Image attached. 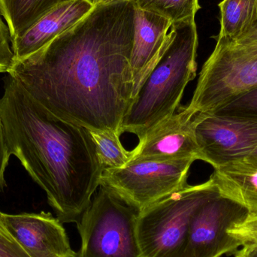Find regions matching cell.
Masks as SVG:
<instances>
[{"instance_id":"cell-5","label":"cell","mask_w":257,"mask_h":257,"mask_svg":"<svg viewBox=\"0 0 257 257\" xmlns=\"http://www.w3.org/2000/svg\"><path fill=\"white\" fill-rule=\"evenodd\" d=\"M256 87L257 45L217 39L187 108L194 114L214 113Z\"/></svg>"},{"instance_id":"cell-13","label":"cell","mask_w":257,"mask_h":257,"mask_svg":"<svg viewBox=\"0 0 257 257\" xmlns=\"http://www.w3.org/2000/svg\"><path fill=\"white\" fill-rule=\"evenodd\" d=\"M172 24L164 17L136 8L134 41L131 57L134 98L163 54Z\"/></svg>"},{"instance_id":"cell-2","label":"cell","mask_w":257,"mask_h":257,"mask_svg":"<svg viewBox=\"0 0 257 257\" xmlns=\"http://www.w3.org/2000/svg\"><path fill=\"white\" fill-rule=\"evenodd\" d=\"M0 112L11 155L45 192L58 220L78 223L105 170L88 130L51 114L9 74Z\"/></svg>"},{"instance_id":"cell-21","label":"cell","mask_w":257,"mask_h":257,"mask_svg":"<svg viewBox=\"0 0 257 257\" xmlns=\"http://www.w3.org/2000/svg\"><path fill=\"white\" fill-rule=\"evenodd\" d=\"M228 232L239 240L242 246L257 244V217H249L242 223L232 226Z\"/></svg>"},{"instance_id":"cell-12","label":"cell","mask_w":257,"mask_h":257,"mask_svg":"<svg viewBox=\"0 0 257 257\" xmlns=\"http://www.w3.org/2000/svg\"><path fill=\"white\" fill-rule=\"evenodd\" d=\"M94 6L89 0H72L44 15L22 34L12 39L15 61L42 49L84 18Z\"/></svg>"},{"instance_id":"cell-1","label":"cell","mask_w":257,"mask_h":257,"mask_svg":"<svg viewBox=\"0 0 257 257\" xmlns=\"http://www.w3.org/2000/svg\"><path fill=\"white\" fill-rule=\"evenodd\" d=\"M135 19L130 0L94 6L8 74L56 117L120 136L134 99Z\"/></svg>"},{"instance_id":"cell-18","label":"cell","mask_w":257,"mask_h":257,"mask_svg":"<svg viewBox=\"0 0 257 257\" xmlns=\"http://www.w3.org/2000/svg\"><path fill=\"white\" fill-rule=\"evenodd\" d=\"M136 9L153 12L167 18L172 23L196 16L199 0H130Z\"/></svg>"},{"instance_id":"cell-19","label":"cell","mask_w":257,"mask_h":257,"mask_svg":"<svg viewBox=\"0 0 257 257\" xmlns=\"http://www.w3.org/2000/svg\"><path fill=\"white\" fill-rule=\"evenodd\" d=\"M216 113L257 118V87L235 98Z\"/></svg>"},{"instance_id":"cell-4","label":"cell","mask_w":257,"mask_h":257,"mask_svg":"<svg viewBox=\"0 0 257 257\" xmlns=\"http://www.w3.org/2000/svg\"><path fill=\"white\" fill-rule=\"evenodd\" d=\"M212 178L187 185L139 211L136 225L142 257H184L192 216L218 194Z\"/></svg>"},{"instance_id":"cell-26","label":"cell","mask_w":257,"mask_h":257,"mask_svg":"<svg viewBox=\"0 0 257 257\" xmlns=\"http://www.w3.org/2000/svg\"><path fill=\"white\" fill-rule=\"evenodd\" d=\"M93 6L99 5L108 4V3H114L118 1H127V0H89Z\"/></svg>"},{"instance_id":"cell-11","label":"cell","mask_w":257,"mask_h":257,"mask_svg":"<svg viewBox=\"0 0 257 257\" xmlns=\"http://www.w3.org/2000/svg\"><path fill=\"white\" fill-rule=\"evenodd\" d=\"M11 235L30 257H75L63 223L51 213L0 212Z\"/></svg>"},{"instance_id":"cell-27","label":"cell","mask_w":257,"mask_h":257,"mask_svg":"<svg viewBox=\"0 0 257 257\" xmlns=\"http://www.w3.org/2000/svg\"><path fill=\"white\" fill-rule=\"evenodd\" d=\"M245 159H247L248 161L257 165V148L252 154H250V155Z\"/></svg>"},{"instance_id":"cell-22","label":"cell","mask_w":257,"mask_h":257,"mask_svg":"<svg viewBox=\"0 0 257 257\" xmlns=\"http://www.w3.org/2000/svg\"><path fill=\"white\" fill-rule=\"evenodd\" d=\"M0 257H30L6 229L0 218Z\"/></svg>"},{"instance_id":"cell-6","label":"cell","mask_w":257,"mask_h":257,"mask_svg":"<svg viewBox=\"0 0 257 257\" xmlns=\"http://www.w3.org/2000/svg\"><path fill=\"white\" fill-rule=\"evenodd\" d=\"M139 214L100 186L77 223L81 246L75 257H142L136 234Z\"/></svg>"},{"instance_id":"cell-15","label":"cell","mask_w":257,"mask_h":257,"mask_svg":"<svg viewBox=\"0 0 257 257\" xmlns=\"http://www.w3.org/2000/svg\"><path fill=\"white\" fill-rule=\"evenodd\" d=\"M69 1L72 0H0V13L12 39L27 31L51 10Z\"/></svg>"},{"instance_id":"cell-10","label":"cell","mask_w":257,"mask_h":257,"mask_svg":"<svg viewBox=\"0 0 257 257\" xmlns=\"http://www.w3.org/2000/svg\"><path fill=\"white\" fill-rule=\"evenodd\" d=\"M196 114L187 106L150 128L131 151V161L193 159L199 160V151L195 133Z\"/></svg>"},{"instance_id":"cell-23","label":"cell","mask_w":257,"mask_h":257,"mask_svg":"<svg viewBox=\"0 0 257 257\" xmlns=\"http://www.w3.org/2000/svg\"><path fill=\"white\" fill-rule=\"evenodd\" d=\"M10 157L11 154L6 144L4 128H3V120H2L1 112H0V190H3L6 185L5 172L9 164Z\"/></svg>"},{"instance_id":"cell-17","label":"cell","mask_w":257,"mask_h":257,"mask_svg":"<svg viewBox=\"0 0 257 257\" xmlns=\"http://www.w3.org/2000/svg\"><path fill=\"white\" fill-rule=\"evenodd\" d=\"M96 154L104 169L123 168L131 160V151L125 149L120 136L113 132L90 130Z\"/></svg>"},{"instance_id":"cell-14","label":"cell","mask_w":257,"mask_h":257,"mask_svg":"<svg viewBox=\"0 0 257 257\" xmlns=\"http://www.w3.org/2000/svg\"><path fill=\"white\" fill-rule=\"evenodd\" d=\"M211 178L220 195L235 201L257 217V165L247 159L214 168Z\"/></svg>"},{"instance_id":"cell-9","label":"cell","mask_w":257,"mask_h":257,"mask_svg":"<svg viewBox=\"0 0 257 257\" xmlns=\"http://www.w3.org/2000/svg\"><path fill=\"white\" fill-rule=\"evenodd\" d=\"M195 133L199 160L217 168L247 158L257 148V118L219 113L197 114Z\"/></svg>"},{"instance_id":"cell-7","label":"cell","mask_w":257,"mask_h":257,"mask_svg":"<svg viewBox=\"0 0 257 257\" xmlns=\"http://www.w3.org/2000/svg\"><path fill=\"white\" fill-rule=\"evenodd\" d=\"M196 160H135L118 169H106L101 187L108 189L139 211L188 185Z\"/></svg>"},{"instance_id":"cell-8","label":"cell","mask_w":257,"mask_h":257,"mask_svg":"<svg viewBox=\"0 0 257 257\" xmlns=\"http://www.w3.org/2000/svg\"><path fill=\"white\" fill-rule=\"evenodd\" d=\"M249 217L244 206L220 193L210 198L192 216L184 257H221L236 251L242 244L228 232Z\"/></svg>"},{"instance_id":"cell-25","label":"cell","mask_w":257,"mask_h":257,"mask_svg":"<svg viewBox=\"0 0 257 257\" xmlns=\"http://www.w3.org/2000/svg\"><path fill=\"white\" fill-rule=\"evenodd\" d=\"M235 257H257V244L243 245L240 250L235 253Z\"/></svg>"},{"instance_id":"cell-28","label":"cell","mask_w":257,"mask_h":257,"mask_svg":"<svg viewBox=\"0 0 257 257\" xmlns=\"http://www.w3.org/2000/svg\"><path fill=\"white\" fill-rule=\"evenodd\" d=\"M253 45H257V44H253Z\"/></svg>"},{"instance_id":"cell-16","label":"cell","mask_w":257,"mask_h":257,"mask_svg":"<svg viewBox=\"0 0 257 257\" xmlns=\"http://www.w3.org/2000/svg\"><path fill=\"white\" fill-rule=\"evenodd\" d=\"M219 8L220 30L217 39L236 42L257 23V0H223Z\"/></svg>"},{"instance_id":"cell-24","label":"cell","mask_w":257,"mask_h":257,"mask_svg":"<svg viewBox=\"0 0 257 257\" xmlns=\"http://www.w3.org/2000/svg\"><path fill=\"white\" fill-rule=\"evenodd\" d=\"M241 45H253L257 44V23L250 29V31L247 32L245 35L240 38L236 42H233Z\"/></svg>"},{"instance_id":"cell-20","label":"cell","mask_w":257,"mask_h":257,"mask_svg":"<svg viewBox=\"0 0 257 257\" xmlns=\"http://www.w3.org/2000/svg\"><path fill=\"white\" fill-rule=\"evenodd\" d=\"M15 62L12 36L7 24L4 22L0 13V73H9Z\"/></svg>"},{"instance_id":"cell-3","label":"cell","mask_w":257,"mask_h":257,"mask_svg":"<svg viewBox=\"0 0 257 257\" xmlns=\"http://www.w3.org/2000/svg\"><path fill=\"white\" fill-rule=\"evenodd\" d=\"M198 44L195 18L172 23L163 54L123 118L122 133L140 139L178 111L187 84L196 76Z\"/></svg>"}]
</instances>
